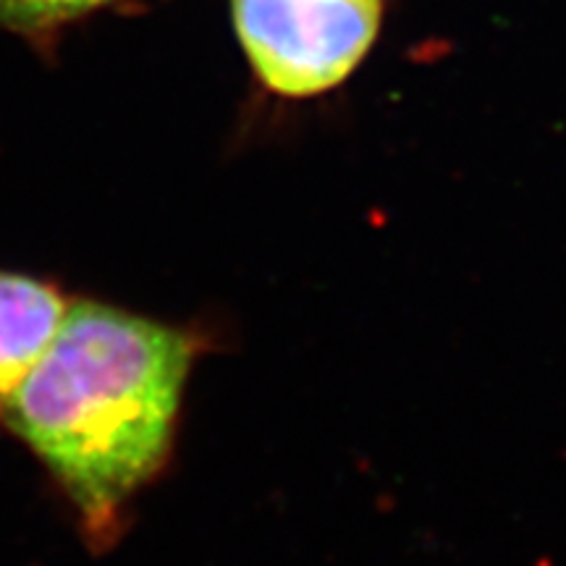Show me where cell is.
<instances>
[{"label": "cell", "mask_w": 566, "mask_h": 566, "mask_svg": "<svg viewBox=\"0 0 566 566\" xmlns=\"http://www.w3.org/2000/svg\"><path fill=\"white\" fill-rule=\"evenodd\" d=\"M202 336L92 300H71L53 344L0 417L59 478L90 535L166 464Z\"/></svg>", "instance_id": "obj_1"}, {"label": "cell", "mask_w": 566, "mask_h": 566, "mask_svg": "<svg viewBox=\"0 0 566 566\" xmlns=\"http://www.w3.org/2000/svg\"><path fill=\"white\" fill-rule=\"evenodd\" d=\"M258 80L283 97L338 87L370 53L384 0H231Z\"/></svg>", "instance_id": "obj_2"}, {"label": "cell", "mask_w": 566, "mask_h": 566, "mask_svg": "<svg viewBox=\"0 0 566 566\" xmlns=\"http://www.w3.org/2000/svg\"><path fill=\"white\" fill-rule=\"evenodd\" d=\"M69 304L53 283L0 271V405L53 344Z\"/></svg>", "instance_id": "obj_3"}, {"label": "cell", "mask_w": 566, "mask_h": 566, "mask_svg": "<svg viewBox=\"0 0 566 566\" xmlns=\"http://www.w3.org/2000/svg\"><path fill=\"white\" fill-rule=\"evenodd\" d=\"M122 0H0V30L38 38Z\"/></svg>", "instance_id": "obj_4"}]
</instances>
